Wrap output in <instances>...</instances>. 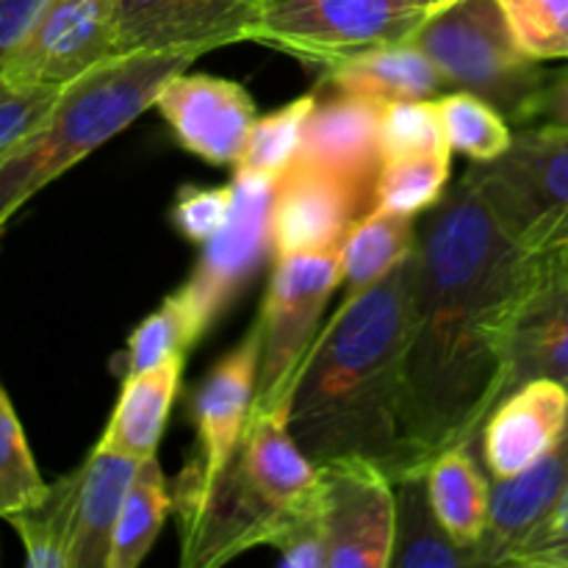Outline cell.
<instances>
[{
  "label": "cell",
  "instance_id": "obj_24",
  "mask_svg": "<svg viewBox=\"0 0 568 568\" xmlns=\"http://www.w3.org/2000/svg\"><path fill=\"white\" fill-rule=\"evenodd\" d=\"M394 547L388 568H475V558L444 530L427 494L425 471L394 480Z\"/></svg>",
  "mask_w": 568,
  "mask_h": 568
},
{
  "label": "cell",
  "instance_id": "obj_10",
  "mask_svg": "<svg viewBox=\"0 0 568 568\" xmlns=\"http://www.w3.org/2000/svg\"><path fill=\"white\" fill-rule=\"evenodd\" d=\"M320 471V514L331 568H388L394 477L366 458H336Z\"/></svg>",
  "mask_w": 568,
  "mask_h": 568
},
{
  "label": "cell",
  "instance_id": "obj_7",
  "mask_svg": "<svg viewBox=\"0 0 568 568\" xmlns=\"http://www.w3.org/2000/svg\"><path fill=\"white\" fill-rule=\"evenodd\" d=\"M436 0H266L250 42L314 64L410 42Z\"/></svg>",
  "mask_w": 568,
  "mask_h": 568
},
{
  "label": "cell",
  "instance_id": "obj_2",
  "mask_svg": "<svg viewBox=\"0 0 568 568\" xmlns=\"http://www.w3.org/2000/svg\"><path fill=\"white\" fill-rule=\"evenodd\" d=\"M416 275L414 250L375 286L344 297L311 347L288 403V430L316 466L366 458L394 480L414 471L403 405L416 327Z\"/></svg>",
  "mask_w": 568,
  "mask_h": 568
},
{
  "label": "cell",
  "instance_id": "obj_1",
  "mask_svg": "<svg viewBox=\"0 0 568 568\" xmlns=\"http://www.w3.org/2000/svg\"><path fill=\"white\" fill-rule=\"evenodd\" d=\"M416 327L403 430L414 471L469 444L497 405L514 311L541 261L499 227L460 181L419 225Z\"/></svg>",
  "mask_w": 568,
  "mask_h": 568
},
{
  "label": "cell",
  "instance_id": "obj_28",
  "mask_svg": "<svg viewBox=\"0 0 568 568\" xmlns=\"http://www.w3.org/2000/svg\"><path fill=\"white\" fill-rule=\"evenodd\" d=\"M449 170H453V150L386 159L377 178L375 209L408 216L436 209L447 197Z\"/></svg>",
  "mask_w": 568,
  "mask_h": 568
},
{
  "label": "cell",
  "instance_id": "obj_40",
  "mask_svg": "<svg viewBox=\"0 0 568 568\" xmlns=\"http://www.w3.org/2000/svg\"><path fill=\"white\" fill-rule=\"evenodd\" d=\"M555 122V125H568V70L560 75L549 78L541 100H538L536 122Z\"/></svg>",
  "mask_w": 568,
  "mask_h": 568
},
{
  "label": "cell",
  "instance_id": "obj_3",
  "mask_svg": "<svg viewBox=\"0 0 568 568\" xmlns=\"http://www.w3.org/2000/svg\"><path fill=\"white\" fill-rule=\"evenodd\" d=\"M320 508V471L288 430V408L253 414L200 508L181 521V566L216 568Z\"/></svg>",
  "mask_w": 568,
  "mask_h": 568
},
{
  "label": "cell",
  "instance_id": "obj_13",
  "mask_svg": "<svg viewBox=\"0 0 568 568\" xmlns=\"http://www.w3.org/2000/svg\"><path fill=\"white\" fill-rule=\"evenodd\" d=\"M272 186L275 181L266 178H233V209L227 222L203 244L197 266L178 288L203 333L233 303L272 247Z\"/></svg>",
  "mask_w": 568,
  "mask_h": 568
},
{
  "label": "cell",
  "instance_id": "obj_9",
  "mask_svg": "<svg viewBox=\"0 0 568 568\" xmlns=\"http://www.w3.org/2000/svg\"><path fill=\"white\" fill-rule=\"evenodd\" d=\"M258 361L261 325L255 322L247 336L231 353L222 355L214 369L200 381L189 408L194 444L172 491L178 521H186L200 508L220 471L236 453L253 416Z\"/></svg>",
  "mask_w": 568,
  "mask_h": 568
},
{
  "label": "cell",
  "instance_id": "obj_42",
  "mask_svg": "<svg viewBox=\"0 0 568 568\" xmlns=\"http://www.w3.org/2000/svg\"><path fill=\"white\" fill-rule=\"evenodd\" d=\"M560 261H564V270H566V275H568V253L560 255Z\"/></svg>",
  "mask_w": 568,
  "mask_h": 568
},
{
  "label": "cell",
  "instance_id": "obj_39",
  "mask_svg": "<svg viewBox=\"0 0 568 568\" xmlns=\"http://www.w3.org/2000/svg\"><path fill=\"white\" fill-rule=\"evenodd\" d=\"M48 0H0V89L6 87V67L17 53L33 20Z\"/></svg>",
  "mask_w": 568,
  "mask_h": 568
},
{
  "label": "cell",
  "instance_id": "obj_34",
  "mask_svg": "<svg viewBox=\"0 0 568 568\" xmlns=\"http://www.w3.org/2000/svg\"><path fill=\"white\" fill-rule=\"evenodd\" d=\"M383 161L410 153H436L453 150L444 133L442 111L433 100H403L383 109L381 120Z\"/></svg>",
  "mask_w": 568,
  "mask_h": 568
},
{
  "label": "cell",
  "instance_id": "obj_8",
  "mask_svg": "<svg viewBox=\"0 0 568 568\" xmlns=\"http://www.w3.org/2000/svg\"><path fill=\"white\" fill-rule=\"evenodd\" d=\"M338 286V253H300L277 258L258 316L261 361L253 414L288 408L300 372L322 333V316Z\"/></svg>",
  "mask_w": 568,
  "mask_h": 568
},
{
  "label": "cell",
  "instance_id": "obj_37",
  "mask_svg": "<svg viewBox=\"0 0 568 568\" xmlns=\"http://www.w3.org/2000/svg\"><path fill=\"white\" fill-rule=\"evenodd\" d=\"M514 566L568 568V486L541 527L527 538L514 558Z\"/></svg>",
  "mask_w": 568,
  "mask_h": 568
},
{
  "label": "cell",
  "instance_id": "obj_31",
  "mask_svg": "<svg viewBox=\"0 0 568 568\" xmlns=\"http://www.w3.org/2000/svg\"><path fill=\"white\" fill-rule=\"evenodd\" d=\"M203 336V327L194 320L192 308L181 292H172L159 311L144 316L128 338L125 377L153 369L170 355H189L192 344Z\"/></svg>",
  "mask_w": 568,
  "mask_h": 568
},
{
  "label": "cell",
  "instance_id": "obj_19",
  "mask_svg": "<svg viewBox=\"0 0 568 568\" xmlns=\"http://www.w3.org/2000/svg\"><path fill=\"white\" fill-rule=\"evenodd\" d=\"M568 486V430L552 453L530 469L491 483V510L480 544L477 566H514L527 538L547 521Z\"/></svg>",
  "mask_w": 568,
  "mask_h": 568
},
{
  "label": "cell",
  "instance_id": "obj_21",
  "mask_svg": "<svg viewBox=\"0 0 568 568\" xmlns=\"http://www.w3.org/2000/svg\"><path fill=\"white\" fill-rule=\"evenodd\" d=\"M139 460L94 447L75 469V536L70 568H105L122 503L136 477Z\"/></svg>",
  "mask_w": 568,
  "mask_h": 568
},
{
  "label": "cell",
  "instance_id": "obj_38",
  "mask_svg": "<svg viewBox=\"0 0 568 568\" xmlns=\"http://www.w3.org/2000/svg\"><path fill=\"white\" fill-rule=\"evenodd\" d=\"M277 564L283 568H331L320 508L288 527L275 544Z\"/></svg>",
  "mask_w": 568,
  "mask_h": 568
},
{
  "label": "cell",
  "instance_id": "obj_41",
  "mask_svg": "<svg viewBox=\"0 0 568 568\" xmlns=\"http://www.w3.org/2000/svg\"><path fill=\"white\" fill-rule=\"evenodd\" d=\"M447 3H453V0H436V9H442V6H447ZM433 9V11H436Z\"/></svg>",
  "mask_w": 568,
  "mask_h": 568
},
{
  "label": "cell",
  "instance_id": "obj_14",
  "mask_svg": "<svg viewBox=\"0 0 568 568\" xmlns=\"http://www.w3.org/2000/svg\"><path fill=\"white\" fill-rule=\"evenodd\" d=\"M266 0H116V55L250 42Z\"/></svg>",
  "mask_w": 568,
  "mask_h": 568
},
{
  "label": "cell",
  "instance_id": "obj_36",
  "mask_svg": "<svg viewBox=\"0 0 568 568\" xmlns=\"http://www.w3.org/2000/svg\"><path fill=\"white\" fill-rule=\"evenodd\" d=\"M64 87H3L0 89V155L20 142L53 109Z\"/></svg>",
  "mask_w": 568,
  "mask_h": 568
},
{
  "label": "cell",
  "instance_id": "obj_11",
  "mask_svg": "<svg viewBox=\"0 0 568 568\" xmlns=\"http://www.w3.org/2000/svg\"><path fill=\"white\" fill-rule=\"evenodd\" d=\"M116 59V0H48L6 67V87H67Z\"/></svg>",
  "mask_w": 568,
  "mask_h": 568
},
{
  "label": "cell",
  "instance_id": "obj_30",
  "mask_svg": "<svg viewBox=\"0 0 568 568\" xmlns=\"http://www.w3.org/2000/svg\"><path fill=\"white\" fill-rule=\"evenodd\" d=\"M314 105L316 92H311L281 105V109L270 111V114L258 116L253 131H250L242 159L233 164V170H236L233 178H266V181H275L292 164L294 155H297L303 125Z\"/></svg>",
  "mask_w": 568,
  "mask_h": 568
},
{
  "label": "cell",
  "instance_id": "obj_20",
  "mask_svg": "<svg viewBox=\"0 0 568 568\" xmlns=\"http://www.w3.org/2000/svg\"><path fill=\"white\" fill-rule=\"evenodd\" d=\"M331 92L353 94L377 105L403 100H433L444 92L447 81L430 55L414 42L381 44L327 64L320 83Z\"/></svg>",
  "mask_w": 568,
  "mask_h": 568
},
{
  "label": "cell",
  "instance_id": "obj_23",
  "mask_svg": "<svg viewBox=\"0 0 568 568\" xmlns=\"http://www.w3.org/2000/svg\"><path fill=\"white\" fill-rule=\"evenodd\" d=\"M425 475L438 521L455 538V544L475 558V549L488 525V510H491V483L483 475L471 447L460 444V447L447 449L427 466Z\"/></svg>",
  "mask_w": 568,
  "mask_h": 568
},
{
  "label": "cell",
  "instance_id": "obj_15",
  "mask_svg": "<svg viewBox=\"0 0 568 568\" xmlns=\"http://www.w3.org/2000/svg\"><path fill=\"white\" fill-rule=\"evenodd\" d=\"M155 109L186 153L216 166H233L247 148L258 111L247 89L205 72H181L155 98Z\"/></svg>",
  "mask_w": 568,
  "mask_h": 568
},
{
  "label": "cell",
  "instance_id": "obj_29",
  "mask_svg": "<svg viewBox=\"0 0 568 568\" xmlns=\"http://www.w3.org/2000/svg\"><path fill=\"white\" fill-rule=\"evenodd\" d=\"M436 105L442 111L449 148L469 155L471 161L499 159L514 142V128L508 116L480 94L458 89V92L438 94Z\"/></svg>",
  "mask_w": 568,
  "mask_h": 568
},
{
  "label": "cell",
  "instance_id": "obj_32",
  "mask_svg": "<svg viewBox=\"0 0 568 568\" xmlns=\"http://www.w3.org/2000/svg\"><path fill=\"white\" fill-rule=\"evenodd\" d=\"M48 486L50 483L39 475L14 405L0 383V516L9 519L33 508L48 494Z\"/></svg>",
  "mask_w": 568,
  "mask_h": 568
},
{
  "label": "cell",
  "instance_id": "obj_27",
  "mask_svg": "<svg viewBox=\"0 0 568 568\" xmlns=\"http://www.w3.org/2000/svg\"><path fill=\"white\" fill-rule=\"evenodd\" d=\"M75 491L78 475L50 483L48 494L33 508L9 516V525L26 547V564L31 568H70L72 536H75Z\"/></svg>",
  "mask_w": 568,
  "mask_h": 568
},
{
  "label": "cell",
  "instance_id": "obj_22",
  "mask_svg": "<svg viewBox=\"0 0 568 568\" xmlns=\"http://www.w3.org/2000/svg\"><path fill=\"white\" fill-rule=\"evenodd\" d=\"M186 355H170L153 369L131 375L122 383V394L114 405L109 425L98 447L131 460H148L159 453L172 403L181 388Z\"/></svg>",
  "mask_w": 568,
  "mask_h": 568
},
{
  "label": "cell",
  "instance_id": "obj_4",
  "mask_svg": "<svg viewBox=\"0 0 568 568\" xmlns=\"http://www.w3.org/2000/svg\"><path fill=\"white\" fill-rule=\"evenodd\" d=\"M200 55L197 50L116 55L67 83L39 125L0 155V233L33 194L153 109L164 83Z\"/></svg>",
  "mask_w": 568,
  "mask_h": 568
},
{
  "label": "cell",
  "instance_id": "obj_17",
  "mask_svg": "<svg viewBox=\"0 0 568 568\" xmlns=\"http://www.w3.org/2000/svg\"><path fill=\"white\" fill-rule=\"evenodd\" d=\"M568 430V386L530 381L505 394L483 422L475 442L491 480H505L552 453Z\"/></svg>",
  "mask_w": 568,
  "mask_h": 568
},
{
  "label": "cell",
  "instance_id": "obj_18",
  "mask_svg": "<svg viewBox=\"0 0 568 568\" xmlns=\"http://www.w3.org/2000/svg\"><path fill=\"white\" fill-rule=\"evenodd\" d=\"M322 92L327 94L322 98L316 92V105L305 120L294 159L377 192V178L383 170L381 120L386 105L331 89Z\"/></svg>",
  "mask_w": 568,
  "mask_h": 568
},
{
  "label": "cell",
  "instance_id": "obj_26",
  "mask_svg": "<svg viewBox=\"0 0 568 568\" xmlns=\"http://www.w3.org/2000/svg\"><path fill=\"white\" fill-rule=\"evenodd\" d=\"M170 510L172 494L166 488V477L159 460H142L125 494V503H122L105 568H136L142 564L153 549Z\"/></svg>",
  "mask_w": 568,
  "mask_h": 568
},
{
  "label": "cell",
  "instance_id": "obj_16",
  "mask_svg": "<svg viewBox=\"0 0 568 568\" xmlns=\"http://www.w3.org/2000/svg\"><path fill=\"white\" fill-rule=\"evenodd\" d=\"M541 377L568 386V275L560 255L541 261L536 281L516 305L505 342L499 399Z\"/></svg>",
  "mask_w": 568,
  "mask_h": 568
},
{
  "label": "cell",
  "instance_id": "obj_33",
  "mask_svg": "<svg viewBox=\"0 0 568 568\" xmlns=\"http://www.w3.org/2000/svg\"><path fill=\"white\" fill-rule=\"evenodd\" d=\"M525 53L538 61L568 59V0H497Z\"/></svg>",
  "mask_w": 568,
  "mask_h": 568
},
{
  "label": "cell",
  "instance_id": "obj_25",
  "mask_svg": "<svg viewBox=\"0 0 568 568\" xmlns=\"http://www.w3.org/2000/svg\"><path fill=\"white\" fill-rule=\"evenodd\" d=\"M419 242L416 216L394 214V211L375 209L361 216L353 231L344 239L338 258H342V283L347 288L344 297L366 292L377 281L388 275L397 264H403Z\"/></svg>",
  "mask_w": 568,
  "mask_h": 568
},
{
  "label": "cell",
  "instance_id": "obj_6",
  "mask_svg": "<svg viewBox=\"0 0 568 568\" xmlns=\"http://www.w3.org/2000/svg\"><path fill=\"white\" fill-rule=\"evenodd\" d=\"M464 183L525 253H568V125H525L499 159L475 161Z\"/></svg>",
  "mask_w": 568,
  "mask_h": 568
},
{
  "label": "cell",
  "instance_id": "obj_35",
  "mask_svg": "<svg viewBox=\"0 0 568 568\" xmlns=\"http://www.w3.org/2000/svg\"><path fill=\"white\" fill-rule=\"evenodd\" d=\"M233 209V183L231 186H183L172 205V225L186 242L205 244L222 225Z\"/></svg>",
  "mask_w": 568,
  "mask_h": 568
},
{
  "label": "cell",
  "instance_id": "obj_5",
  "mask_svg": "<svg viewBox=\"0 0 568 568\" xmlns=\"http://www.w3.org/2000/svg\"><path fill=\"white\" fill-rule=\"evenodd\" d=\"M449 89H466L497 105L510 125L536 122L549 75L521 50L497 0H453L433 11L410 39Z\"/></svg>",
  "mask_w": 568,
  "mask_h": 568
},
{
  "label": "cell",
  "instance_id": "obj_12",
  "mask_svg": "<svg viewBox=\"0 0 568 568\" xmlns=\"http://www.w3.org/2000/svg\"><path fill=\"white\" fill-rule=\"evenodd\" d=\"M369 211H375L372 189L292 159L272 186V250L277 258L300 253H338L355 222Z\"/></svg>",
  "mask_w": 568,
  "mask_h": 568
}]
</instances>
